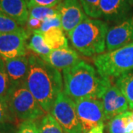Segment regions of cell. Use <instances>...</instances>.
<instances>
[{"label":"cell","instance_id":"ffe728a7","mask_svg":"<svg viewBox=\"0 0 133 133\" xmlns=\"http://www.w3.org/2000/svg\"><path fill=\"white\" fill-rule=\"evenodd\" d=\"M29 17L36 19L43 22L44 20L48 19L49 17L58 14V5L53 8H48V7H43V6H29Z\"/></svg>","mask_w":133,"mask_h":133},{"label":"cell","instance_id":"4dcf8cb0","mask_svg":"<svg viewBox=\"0 0 133 133\" xmlns=\"http://www.w3.org/2000/svg\"><path fill=\"white\" fill-rule=\"evenodd\" d=\"M7 125L8 124L0 126V133H13L11 129H10Z\"/></svg>","mask_w":133,"mask_h":133},{"label":"cell","instance_id":"d4e9b609","mask_svg":"<svg viewBox=\"0 0 133 133\" xmlns=\"http://www.w3.org/2000/svg\"><path fill=\"white\" fill-rule=\"evenodd\" d=\"M15 118L10 109L7 99L0 98V126L13 122Z\"/></svg>","mask_w":133,"mask_h":133},{"label":"cell","instance_id":"ba28073f","mask_svg":"<svg viewBox=\"0 0 133 133\" xmlns=\"http://www.w3.org/2000/svg\"><path fill=\"white\" fill-rule=\"evenodd\" d=\"M28 30L21 32L0 33V56L2 58H14L27 54Z\"/></svg>","mask_w":133,"mask_h":133},{"label":"cell","instance_id":"603a6c76","mask_svg":"<svg viewBox=\"0 0 133 133\" xmlns=\"http://www.w3.org/2000/svg\"><path fill=\"white\" fill-rule=\"evenodd\" d=\"M24 30V28L14 20L0 13V33L21 32Z\"/></svg>","mask_w":133,"mask_h":133},{"label":"cell","instance_id":"30bf717a","mask_svg":"<svg viewBox=\"0 0 133 133\" xmlns=\"http://www.w3.org/2000/svg\"><path fill=\"white\" fill-rule=\"evenodd\" d=\"M58 9L62 28L67 34L88 18L79 0H63L58 5Z\"/></svg>","mask_w":133,"mask_h":133},{"label":"cell","instance_id":"2e32d148","mask_svg":"<svg viewBox=\"0 0 133 133\" xmlns=\"http://www.w3.org/2000/svg\"><path fill=\"white\" fill-rule=\"evenodd\" d=\"M42 33L45 42L51 50L68 48L67 38L61 28H51Z\"/></svg>","mask_w":133,"mask_h":133},{"label":"cell","instance_id":"484cf974","mask_svg":"<svg viewBox=\"0 0 133 133\" xmlns=\"http://www.w3.org/2000/svg\"><path fill=\"white\" fill-rule=\"evenodd\" d=\"M54 28H62L61 17H60L59 14L52 16L45 20H44L38 31H40L42 33H44V32L49 30L50 29Z\"/></svg>","mask_w":133,"mask_h":133},{"label":"cell","instance_id":"7402d4cb","mask_svg":"<svg viewBox=\"0 0 133 133\" xmlns=\"http://www.w3.org/2000/svg\"><path fill=\"white\" fill-rule=\"evenodd\" d=\"M87 16L92 19L101 18V0H79Z\"/></svg>","mask_w":133,"mask_h":133},{"label":"cell","instance_id":"44dd1931","mask_svg":"<svg viewBox=\"0 0 133 133\" xmlns=\"http://www.w3.org/2000/svg\"><path fill=\"white\" fill-rule=\"evenodd\" d=\"M39 133H64V130L52 115L46 114L38 127Z\"/></svg>","mask_w":133,"mask_h":133},{"label":"cell","instance_id":"836d02e7","mask_svg":"<svg viewBox=\"0 0 133 133\" xmlns=\"http://www.w3.org/2000/svg\"><path fill=\"white\" fill-rule=\"evenodd\" d=\"M64 133H67V132H64Z\"/></svg>","mask_w":133,"mask_h":133},{"label":"cell","instance_id":"cb8c5ba5","mask_svg":"<svg viewBox=\"0 0 133 133\" xmlns=\"http://www.w3.org/2000/svg\"><path fill=\"white\" fill-rule=\"evenodd\" d=\"M11 86L5 70L4 62L0 63V98H8Z\"/></svg>","mask_w":133,"mask_h":133},{"label":"cell","instance_id":"4316f807","mask_svg":"<svg viewBox=\"0 0 133 133\" xmlns=\"http://www.w3.org/2000/svg\"><path fill=\"white\" fill-rule=\"evenodd\" d=\"M16 133H39V129L35 121H24L19 124Z\"/></svg>","mask_w":133,"mask_h":133},{"label":"cell","instance_id":"1f68e13d","mask_svg":"<svg viewBox=\"0 0 133 133\" xmlns=\"http://www.w3.org/2000/svg\"><path fill=\"white\" fill-rule=\"evenodd\" d=\"M3 62V60H2V57L0 56V63H1V62Z\"/></svg>","mask_w":133,"mask_h":133},{"label":"cell","instance_id":"6da1fadb","mask_svg":"<svg viewBox=\"0 0 133 133\" xmlns=\"http://www.w3.org/2000/svg\"><path fill=\"white\" fill-rule=\"evenodd\" d=\"M29 70L24 85L44 111L50 114L58 95L63 91V77L60 70L36 55L28 56Z\"/></svg>","mask_w":133,"mask_h":133},{"label":"cell","instance_id":"ac0fdd59","mask_svg":"<svg viewBox=\"0 0 133 133\" xmlns=\"http://www.w3.org/2000/svg\"><path fill=\"white\" fill-rule=\"evenodd\" d=\"M115 84L126 97L128 101L129 108L133 110V71L117 78Z\"/></svg>","mask_w":133,"mask_h":133},{"label":"cell","instance_id":"f1b7e54d","mask_svg":"<svg viewBox=\"0 0 133 133\" xmlns=\"http://www.w3.org/2000/svg\"><path fill=\"white\" fill-rule=\"evenodd\" d=\"M42 23V22L40 20L29 17L28 22L26 24H27V28H28V31L29 33L30 32L33 33L36 30H38L41 28Z\"/></svg>","mask_w":133,"mask_h":133},{"label":"cell","instance_id":"3957f363","mask_svg":"<svg viewBox=\"0 0 133 133\" xmlns=\"http://www.w3.org/2000/svg\"><path fill=\"white\" fill-rule=\"evenodd\" d=\"M109 28L103 20L87 18L67 35L73 48L83 56L90 57L105 52Z\"/></svg>","mask_w":133,"mask_h":133},{"label":"cell","instance_id":"d6986e66","mask_svg":"<svg viewBox=\"0 0 133 133\" xmlns=\"http://www.w3.org/2000/svg\"><path fill=\"white\" fill-rule=\"evenodd\" d=\"M132 111H127L109 120V133H127V126Z\"/></svg>","mask_w":133,"mask_h":133},{"label":"cell","instance_id":"9c48e42d","mask_svg":"<svg viewBox=\"0 0 133 133\" xmlns=\"http://www.w3.org/2000/svg\"><path fill=\"white\" fill-rule=\"evenodd\" d=\"M101 18L116 24L133 14V0H101Z\"/></svg>","mask_w":133,"mask_h":133},{"label":"cell","instance_id":"5bb4252c","mask_svg":"<svg viewBox=\"0 0 133 133\" xmlns=\"http://www.w3.org/2000/svg\"><path fill=\"white\" fill-rule=\"evenodd\" d=\"M42 59L58 70H63L81 62L76 50L69 47L52 50L46 57Z\"/></svg>","mask_w":133,"mask_h":133},{"label":"cell","instance_id":"9a60e30c","mask_svg":"<svg viewBox=\"0 0 133 133\" xmlns=\"http://www.w3.org/2000/svg\"><path fill=\"white\" fill-rule=\"evenodd\" d=\"M0 13L22 27L27 24L29 18L26 0H0Z\"/></svg>","mask_w":133,"mask_h":133},{"label":"cell","instance_id":"7c38bea8","mask_svg":"<svg viewBox=\"0 0 133 133\" xmlns=\"http://www.w3.org/2000/svg\"><path fill=\"white\" fill-rule=\"evenodd\" d=\"M133 42V14L109 28L106 38V50L112 51Z\"/></svg>","mask_w":133,"mask_h":133},{"label":"cell","instance_id":"4fadbf2b","mask_svg":"<svg viewBox=\"0 0 133 133\" xmlns=\"http://www.w3.org/2000/svg\"><path fill=\"white\" fill-rule=\"evenodd\" d=\"M5 70L9 78L11 88L24 84L29 70V59L27 56L2 58Z\"/></svg>","mask_w":133,"mask_h":133},{"label":"cell","instance_id":"8992f818","mask_svg":"<svg viewBox=\"0 0 133 133\" xmlns=\"http://www.w3.org/2000/svg\"><path fill=\"white\" fill-rule=\"evenodd\" d=\"M50 114L60 124L64 132L83 133L77 115L76 103L64 90L58 95Z\"/></svg>","mask_w":133,"mask_h":133},{"label":"cell","instance_id":"5b68a950","mask_svg":"<svg viewBox=\"0 0 133 133\" xmlns=\"http://www.w3.org/2000/svg\"><path fill=\"white\" fill-rule=\"evenodd\" d=\"M7 101L15 118L22 121H35L46 113L24 84L10 88Z\"/></svg>","mask_w":133,"mask_h":133},{"label":"cell","instance_id":"277c9868","mask_svg":"<svg viewBox=\"0 0 133 133\" xmlns=\"http://www.w3.org/2000/svg\"><path fill=\"white\" fill-rule=\"evenodd\" d=\"M94 64L100 76L118 78L133 71V42L94 58Z\"/></svg>","mask_w":133,"mask_h":133},{"label":"cell","instance_id":"f546056e","mask_svg":"<svg viewBox=\"0 0 133 133\" xmlns=\"http://www.w3.org/2000/svg\"><path fill=\"white\" fill-rule=\"evenodd\" d=\"M104 124H101L92 128L87 133H104Z\"/></svg>","mask_w":133,"mask_h":133},{"label":"cell","instance_id":"83f0119b","mask_svg":"<svg viewBox=\"0 0 133 133\" xmlns=\"http://www.w3.org/2000/svg\"><path fill=\"white\" fill-rule=\"evenodd\" d=\"M63 0H26L28 7L29 6H43L48 8H53L58 5Z\"/></svg>","mask_w":133,"mask_h":133},{"label":"cell","instance_id":"7a4b0ae2","mask_svg":"<svg viewBox=\"0 0 133 133\" xmlns=\"http://www.w3.org/2000/svg\"><path fill=\"white\" fill-rule=\"evenodd\" d=\"M64 92L74 101L82 98L101 99L110 78L100 76L97 70L81 61L62 70Z\"/></svg>","mask_w":133,"mask_h":133},{"label":"cell","instance_id":"e0dca14e","mask_svg":"<svg viewBox=\"0 0 133 133\" xmlns=\"http://www.w3.org/2000/svg\"><path fill=\"white\" fill-rule=\"evenodd\" d=\"M27 47L41 58L46 57L52 50L45 42L43 33L38 30L33 32Z\"/></svg>","mask_w":133,"mask_h":133},{"label":"cell","instance_id":"d6a6232c","mask_svg":"<svg viewBox=\"0 0 133 133\" xmlns=\"http://www.w3.org/2000/svg\"><path fill=\"white\" fill-rule=\"evenodd\" d=\"M131 133H133V131H132V132H131Z\"/></svg>","mask_w":133,"mask_h":133},{"label":"cell","instance_id":"52a82bcc","mask_svg":"<svg viewBox=\"0 0 133 133\" xmlns=\"http://www.w3.org/2000/svg\"><path fill=\"white\" fill-rule=\"evenodd\" d=\"M77 115L81 123L83 133L104 124V111L101 101L95 98H82L75 101Z\"/></svg>","mask_w":133,"mask_h":133},{"label":"cell","instance_id":"8fae6325","mask_svg":"<svg viewBox=\"0 0 133 133\" xmlns=\"http://www.w3.org/2000/svg\"><path fill=\"white\" fill-rule=\"evenodd\" d=\"M105 120H111L115 116L128 111L129 104L126 97L118 86L111 83L101 98Z\"/></svg>","mask_w":133,"mask_h":133}]
</instances>
